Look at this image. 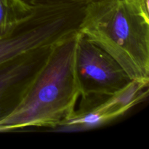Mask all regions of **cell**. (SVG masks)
Returning a JSON list of instances; mask_svg holds the SVG:
<instances>
[{
  "label": "cell",
  "mask_w": 149,
  "mask_h": 149,
  "mask_svg": "<svg viewBox=\"0 0 149 149\" xmlns=\"http://www.w3.org/2000/svg\"><path fill=\"white\" fill-rule=\"evenodd\" d=\"M78 33L50 49L17 106L0 120V132L55 129L74 113L80 97L75 66Z\"/></svg>",
  "instance_id": "1"
},
{
  "label": "cell",
  "mask_w": 149,
  "mask_h": 149,
  "mask_svg": "<svg viewBox=\"0 0 149 149\" xmlns=\"http://www.w3.org/2000/svg\"><path fill=\"white\" fill-rule=\"evenodd\" d=\"M79 32L112 57L131 80L149 82V13L134 0L87 3Z\"/></svg>",
  "instance_id": "2"
},
{
  "label": "cell",
  "mask_w": 149,
  "mask_h": 149,
  "mask_svg": "<svg viewBox=\"0 0 149 149\" xmlns=\"http://www.w3.org/2000/svg\"><path fill=\"white\" fill-rule=\"evenodd\" d=\"M75 66L81 97L79 109L99 104L131 80L112 57L79 32Z\"/></svg>",
  "instance_id": "3"
},
{
  "label": "cell",
  "mask_w": 149,
  "mask_h": 149,
  "mask_svg": "<svg viewBox=\"0 0 149 149\" xmlns=\"http://www.w3.org/2000/svg\"><path fill=\"white\" fill-rule=\"evenodd\" d=\"M70 33L68 23L58 10L35 7L33 15L10 36L0 39V66L26 55L52 47Z\"/></svg>",
  "instance_id": "4"
},
{
  "label": "cell",
  "mask_w": 149,
  "mask_h": 149,
  "mask_svg": "<svg viewBox=\"0 0 149 149\" xmlns=\"http://www.w3.org/2000/svg\"><path fill=\"white\" fill-rule=\"evenodd\" d=\"M52 47L0 66V120L17 106Z\"/></svg>",
  "instance_id": "5"
},
{
  "label": "cell",
  "mask_w": 149,
  "mask_h": 149,
  "mask_svg": "<svg viewBox=\"0 0 149 149\" xmlns=\"http://www.w3.org/2000/svg\"><path fill=\"white\" fill-rule=\"evenodd\" d=\"M149 82L130 80L124 87L93 106L112 121L124 116L128 111L148 97Z\"/></svg>",
  "instance_id": "6"
},
{
  "label": "cell",
  "mask_w": 149,
  "mask_h": 149,
  "mask_svg": "<svg viewBox=\"0 0 149 149\" xmlns=\"http://www.w3.org/2000/svg\"><path fill=\"white\" fill-rule=\"evenodd\" d=\"M34 10L35 7L24 0H0V39L10 36Z\"/></svg>",
  "instance_id": "7"
},
{
  "label": "cell",
  "mask_w": 149,
  "mask_h": 149,
  "mask_svg": "<svg viewBox=\"0 0 149 149\" xmlns=\"http://www.w3.org/2000/svg\"><path fill=\"white\" fill-rule=\"evenodd\" d=\"M26 3L33 7L45 5H57L67 4H84L95 0H24Z\"/></svg>",
  "instance_id": "8"
},
{
  "label": "cell",
  "mask_w": 149,
  "mask_h": 149,
  "mask_svg": "<svg viewBox=\"0 0 149 149\" xmlns=\"http://www.w3.org/2000/svg\"><path fill=\"white\" fill-rule=\"evenodd\" d=\"M141 8L145 10L147 13H149V6L148 0H134Z\"/></svg>",
  "instance_id": "9"
}]
</instances>
